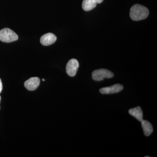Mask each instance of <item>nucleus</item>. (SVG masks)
I'll use <instances>...</instances> for the list:
<instances>
[{"label": "nucleus", "mask_w": 157, "mask_h": 157, "mask_svg": "<svg viewBox=\"0 0 157 157\" xmlns=\"http://www.w3.org/2000/svg\"><path fill=\"white\" fill-rule=\"evenodd\" d=\"M148 9L139 4L134 5L130 9V17L135 21L145 19L148 16Z\"/></svg>", "instance_id": "nucleus-1"}, {"label": "nucleus", "mask_w": 157, "mask_h": 157, "mask_svg": "<svg viewBox=\"0 0 157 157\" xmlns=\"http://www.w3.org/2000/svg\"><path fill=\"white\" fill-rule=\"evenodd\" d=\"M18 39L17 34L9 28L3 29L0 31V40L4 42H11Z\"/></svg>", "instance_id": "nucleus-2"}, {"label": "nucleus", "mask_w": 157, "mask_h": 157, "mask_svg": "<svg viewBox=\"0 0 157 157\" xmlns=\"http://www.w3.org/2000/svg\"><path fill=\"white\" fill-rule=\"evenodd\" d=\"M113 73L106 69H101L94 70L92 73V78L97 81L103 80L105 78H111L113 77Z\"/></svg>", "instance_id": "nucleus-3"}, {"label": "nucleus", "mask_w": 157, "mask_h": 157, "mask_svg": "<svg viewBox=\"0 0 157 157\" xmlns=\"http://www.w3.org/2000/svg\"><path fill=\"white\" fill-rule=\"evenodd\" d=\"M79 64L78 61L75 59H70L66 67V71L69 76L73 77L76 75L78 70Z\"/></svg>", "instance_id": "nucleus-4"}, {"label": "nucleus", "mask_w": 157, "mask_h": 157, "mask_svg": "<svg viewBox=\"0 0 157 157\" xmlns=\"http://www.w3.org/2000/svg\"><path fill=\"white\" fill-rule=\"evenodd\" d=\"M123 89V86L122 85L116 84L108 87L102 88L100 90V92L103 94H109L120 92Z\"/></svg>", "instance_id": "nucleus-5"}, {"label": "nucleus", "mask_w": 157, "mask_h": 157, "mask_svg": "<svg viewBox=\"0 0 157 157\" xmlns=\"http://www.w3.org/2000/svg\"><path fill=\"white\" fill-rule=\"evenodd\" d=\"M40 82V79L38 77H32L25 82L24 86L28 90H35L39 87Z\"/></svg>", "instance_id": "nucleus-6"}, {"label": "nucleus", "mask_w": 157, "mask_h": 157, "mask_svg": "<svg viewBox=\"0 0 157 157\" xmlns=\"http://www.w3.org/2000/svg\"><path fill=\"white\" fill-rule=\"evenodd\" d=\"M57 38L55 35L48 33L43 35L40 39V42L44 46L52 45L56 41Z\"/></svg>", "instance_id": "nucleus-7"}, {"label": "nucleus", "mask_w": 157, "mask_h": 157, "mask_svg": "<svg viewBox=\"0 0 157 157\" xmlns=\"http://www.w3.org/2000/svg\"><path fill=\"white\" fill-rule=\"evenodd\" d=\"M128 112L130 115L136 118L139 121H141L143 120V112L142 109L139 106L129 109Z\"/></svg>", "instance_id": "nucleus-8"}, {"label": "nucleus", "mask_w": 157, "mask_h": 157, "mask_svg": "<svg viewBox=\"0 0 157 157\" xmlns=\"http://www.w3.org/2000/svg\"><path fill=\"white\" fill-rule=\"evenodd\" d=\"M141 126H142V128L143 129L144 133V135L146 136H150L153 131V127L151 124L146 120H142L141 121Z\"/></svg>", "instance_id": "nucleus-9"}, {"label": "nucleus", "mask_w": 157, "mask_h": 157, "mask_svg": "<svg viewBox=\"0 0 157 157\" xmlns=\"http://www.w3.org/2000/svg\"><path fill=\"white\" fill-rule=\"evenodd\" d=\"M97 4L93 2L91 0H83L82 2V9L85 11H90L94 9L97 6Z\"/></svg>", "instance_id": "nucleus-10"}, {"label": "nucleus", "mask_w": 157, "mask_h": 157, "mask_svg": "<svg viewBox=\"0 0 157 157\" xmlns=\"http://www.w3.org/2000/svg\"><path fill=\"white\" fill-rule=\"evenodd\" d=\"M95 4H100V3H102L103 2L104 0H91Z\"/></svg>", "instance_id": "nucleus-11"}, {"label": "nucleus", "mask_w": 157, "mask_h": 157, "mask_svg": "<svg viewBox=\"0 0 157 157\" xmlns=\"http://www.w3.org/2000/svg\"><path fill=\"white\" fill-rule=\"evenodd\" d=\"M2 80H1V78H0V93L2 92Z\"/></svg>", "instance_id": "nucleus-12"}, {"label": "nucleus", "mask_w": 157, "mask_h": 157, "mask_svg": "<svg viewBox=\"0 0 157 157\" xmlns=\"http://www.w3.org/2000/svg\"><path fill=\"white\" fill-rule=\"evenodd\" d=\"M42 81H45V80L44 79H42Z\"/></svg>", "instance_id": "nucleus-13"}, {"label": "nucleus", "mask_w": 157, "mask_h": 157, "mask_svg": "<svg viewBox=\"0 0 157 157\" xmlns=\"http://www.w3.org/2000/svg\"><path fill=\"white\" fill-rule=\"evenodd\" d=\"M1 96H0V102H1Z\"/></svg>", "instance_id": "nucleus-14"}]
</instances>
